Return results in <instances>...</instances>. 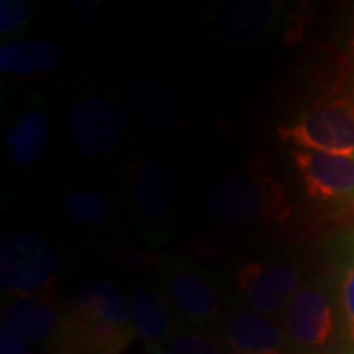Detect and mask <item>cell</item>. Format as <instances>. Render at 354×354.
<instances>
[{
	"mask_svg": "<svg viewBox=\"0 0 354 354\" xmlns=\"http://www.w3.org/2000/svg\"><path fill=\"white\" fill-rule=\"evenodd\" d=\"M207 213L221 225H286L293 216V203L264 165H250L211 187Z\"/></svg>",
	"mask_w": 354,
	"mask_h": 354,
	"instance_id": "6da1fadb",
	"label": "cell"
},
{
	"mask_svg": "<svg viewBox=\"0 0 354 354\" xmlns=\"http://www.w3.org/2000/svg\"><path fill=\"white\" fill-rule=\"evenodd\" d=\"M59 248L38 230H12L0 241V290L32 297L53 288L59 272Z\"/></svg>",
	"mask_w": 354,
	"mask_h": 354,
	"instance_id": "7a4b0ae2",
	"label": "cell"
},
{
	"mask_svg": "<svg viewBox=\"0 0 354 354\" xmlns=\"http://www.w3.org/2000/svg\"><path fill=\"white\" fill-rule=\"evenodd\" d=\"M278 136L297 150L354 153V99L342 93L323 97L279 127Z\"/></svg>",
	"mask_w": 354,
	"mask_h": 354,
	"instance_id": "3957f363",
	"label": "cell"
},
{
	"mask_svg": "<svg viewBox=\"0 0 354 354\" xmlns=\"http://www.w3.org/2000/svg\"><path fill=\"white\" fill-rule=\"evenodd\" d=\"M339 321L341 317L333 305L329 288L321 279L301 283L281 317L290 346L305 354H319L329 348L337 337Z\"/></svg>",
	"mask_w": 354,
	"mask_h": 354,
	"instance_id": "277c9868",
	"label": "cell"
},
{
	"mask_svg": "<svg viewBox=\"0 0 354 354\" xmlns=\"http://www.w3.org/2000/svg\"><path fill=\"white\" fill-rule=\"evenodd\" d=\"M128 189L134 215L146 239L162 241L164 230L169 227L176 197L174 169L156 156H140L130 165Z\"/></svg>",
	"mask_w": 354,
	"mask_h": 354,
	"instance_id": "5b68a950",
	"label": "cell"
},
{
	"mask_svg": "<svg viewBox=\"0 0 354 354\" xmlns=\"http://www.w3.org/2000/svg\"><path fill=\"white\" fill-rule=\"evenodd\" d=\"M305 195L321 207L354 215V153L291 150Z\"/></svg>",
	"mask_w": 354,
	"mask_h": 354,
	"instance_id": "8992f818",
	"label": "cell"
},
{
	"mask_svg": "<svg viewBox=\"0 0 354 354\" xmlns=\"http://www.w3.org/2000/svg\"><path fill=\"white\" fill-rule=\"evenodd\" d=\"M127 134V114L120 104L102 95H85L69 114V136L77 150L88 158L116 152Z\"/></svg>",
	"mask_w": 354,
	"mask_h": 354,
	"instance_id": "52a82bcc",
	"label": "cell"
},
{
	"mask_svg": "<svg viewBox=\"0 0 354 354\" xmlns=\"http://www.w3.org/2000/svg\"><path fill=\"white\" fill-rule=\"evenodd\" d=\"M162 283L165 295L187 323L203 329L216 321L221 311L218 297L213 281L201 266L181 258H169L162 266Z\"/></svg>",
	"mask_w": 354,
	"mask_h": 354,
	"instance_id": "ba28073f",
	"label": "cell"
},
{
	"mask_svg": "<svg viewBox=\"0 0 354 354\" xmlns=\"http://www.w3.org/2000/svg\"><path fill=\"white\" fill-rule=\"evenodd\" d=\"M236 286L248 307L262 315L283 313L301 288V274L290 262H246L236 272Z\"/></svg>",
	"mask_w": 354,
	"mask_h": 354,
	"instance_id": "9c48e42d",
	"label": "cell"
},
{
	"mask_svg": "<svg viewBox=\"0 0 354 354\" xmlns=\"http://www.w3.org/2000/svg\"><path fill=\"white\" fill-rule=\"evenodd\" d=\"M225 344L230 354H286L290 348L281 321L252 309L236 311L228 317Z\"/></svg>",
	"mask_w": 354,
	"mask_h": 354,
	"instance_id": "30bf717a",
	"label": "cell"
},
{
	"mask_svg": "<svg viewBox=\"0 0 354 354\" xmlns=\"http://www.w3.org/2000/svg\"><path fill=\"white\" fill-rule=\"evenodd\" d=\"M62 299L53 290L20 297L6 305L2 311V327L14 330L28 342H44L53 339L62 325Z\"/></svg>",
	"mask_w": 354,
	"mask_h": 354,
	"instance_id": "8fae6325",
	"label": "cell"
},
{
	"mask_svg": "<svg viewBox=\"0 0 354 354\" xmlns=\"http://www.w3.org/2000/svg\"><path fill=\"white\" fill-rule=\"evenodd\" d=\"M130 323L146 348L162 346L179 333L171 299L153 288H138L130 295Z\"/></svg>",
	"mask_w": 354,
	"mask_h": 354,
	"instance_id": "7c38bea8",
	"label": "cell"
},
{
	"mask_svg": "<svg viewBox=\"0 0 354 354\" xmlns=\"http://www.w3.org/2000/svg\"><path fill=\"white\" fill-rule=\"evenodd\" d=\"M64 48L50 39H16L0 48V69L6 75L36 77L55 69Z\"/></svg>",
	"mask_w": 354,
	"mask_h": 354,
	"instance_id": "4fadbf2b",
	"label": "cell"
},
{
	"mask_svg": "<svg viewBox=\"0 0 354 354\" xmlns=\"http://www.w3.org/2000/svg\"><path fill=\"white\" fill-rule=\"evenodd\" d=\"M50 144V124L48 114L44 109H30L26 111L6 134V146L10 162L16 167H28L38 164L48 152Z\"/></svg>",
	"mask_w": 354,
	"mask_h": 354,
	"instance_id": "5bb4252c",
	"label": "cell"
},
{
	"mask_svg": "<svg viewBox=\"0 0 354 354\" xmlns=\"http://www.w3.org/2000/svg\"><path fill=\"white\" fill-rule=\"evenodd\" d=\"M79 313L95 319H101L106 323H113L116 327L132 329L130 323V295L113 281H91L77 291L73 304L69 305Z\"/></svg>",
	"mask_w": 354,
	"mask_h": 354,
	"instance_id": "9a60e30c",
	"label": "cell"
},
{
	"mask_svg": "<svg viewBox=\"0 0 354 354\" xmlns=\"http://www.w3.org/2000/svg\"><path fill=\"white\" fill-rule=\"evenodd\" d=\"M67 216L85 227H109L114 221V211L106 197L99 191L73 187L64 195Z\"/></svg>",
	"mask_w": 354,
	"mask_h": 354,
	"instance_id": "2e32d148",
	"label": "cell"
},
{
	"mask_svg": "<svg viewBox=\"0 0 354 354\" xmlns=\"http://www.w3.org/2000/svg\"><path fill=\"white\" fill-rule=\"evenodd\" d=\"M337 276V301L342 335L351 354H354V234L344 241Z\"/></svg>",
	"mask_w": 354,
	"mask_h": 354,
	"instance_id": "e0dca14e",
	"label": "cell"
},
{
	"mask_svg": "<svg viewBox=\"0 0 354 354\" xmlns=\"http://www.w3.org/2000/svg\"><path fill=\"white\" fill-rule=\"evenodd\" d=\"M152 354H225L223 342L207 329H181L162 346L148 348Z\"/></svg>",
	"mask_w": 354,
	"mask_h": 354,
	"instance_id": "ac0fdd59",
	"label": "cell"
},
{
	"mask_svg": "<svg viewBox=\"0 0 354 354\" xmlns=\"http://www.w3.org/2000/svg\"><path fill=\"white\" fill-rule=\"evenodd\" d=\"M32 14V2L28 0H2L0 2V32L2 36L20 32Z\"/></svg>",
	"mask_w": 354,
	"mask_h": 354,
	"instance_id": "d6986e66",
	"label": "cell"
},
{
	"mask_svg": "<svg viewBox=\"0 0 354 354\" xmlns=\"http://www.w3.org/2000/svg\"><path fill=\"white\" fill-rule=\"evenodd\" d=\"M0 354H36L32 348V342L24 337L16 335L14 330L2 327L0 329Z\"/></svg>",
	"mask_w": 354,
	"mask_h": 354,
	"instance_id": "ffe728a7",
	"label": "cell"
},
{
	"mask_svg": "<svg viewBox=\"0 0 354 354\" xmlns=\"http://www.w3.org/2000/svg\"><path fill=\"white\" fill-rule=\"evenodd\" d=\"M51 354H91V353H79V351H64V348H51Z\"/></svg>",
	"mask_w": 354,
	"mask_h": 354,
	"instance_id": "44dd1931",
	"label": "cell"
},
{
	"mask_svg": "<svg viewBox=\"0 0 354 354\" xmlns=\"http://www.w3.org/2000/svg\"><path fill=\"white\" fill-rule=\"evenodd\" d=\"M351 51L354 53V34H353V39H351Z\"/></svg>",
	"mask_w": 354,
	"mask_h": 354,
	"instance_id": "7402d4cb",
	"label": "cell"
},
{
	"mask_svg": "<svg viewBox=\"0 0 354 354\" xmlns=\"http://www.w3.org/2000/svg\"><path fill=\"white\" fill-rule=\"evenodd\" d=\"M148 354H152V353H148Z\"/></svg>",
	"mask_w": 354,
	"mask_h": 354,
	"instance_id": "603a6c76",
	"label": "cell"
}]
</instances>
